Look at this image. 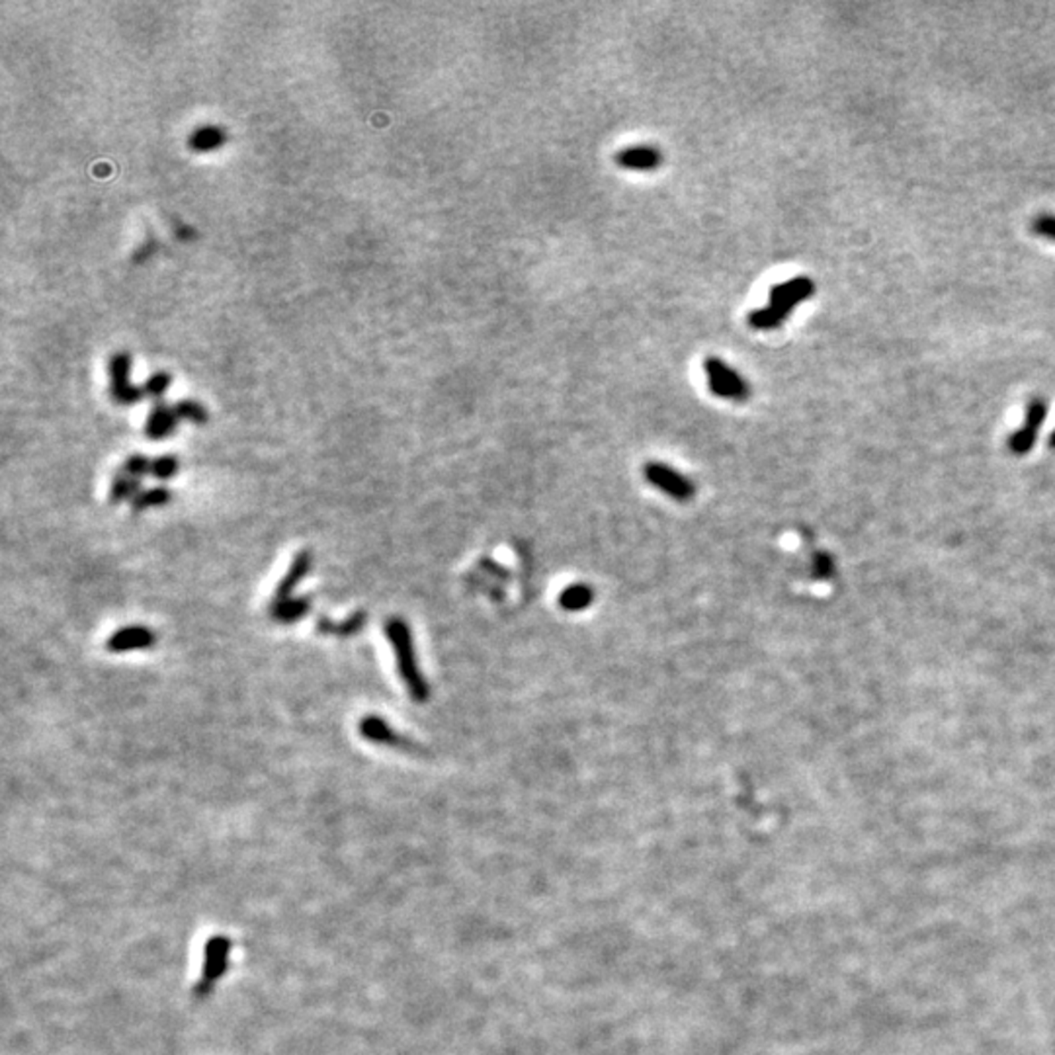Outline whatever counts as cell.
<instances>
[{
	"label": "cell",
	"mask_w": 1055,
	"mask_h": 1055,
	"mask_svg": "<svg viewBox=\"0 0 1055 1055\" xmlns=\"http://www.w3.org/2000/svg\"><path fill=\"white\" fill-rule=\"evenodd\" d=\"M384 633L395 653L399 677L407 686L409 696L417 704H425L430 698V686L418 667L413 633H410L409 624L403 618H387L384 624Z\"/></svg>",
	"instance_id": "cell-1"
},
{
	"label": "cell",
	"mask_w": 1055,
	"mask_h": 1055,
	"mask_svg": "<svg viewBox=\"0 0 1055 1055\" xmlns=\"http://www.w3.org/2000/svg\"><path fill=\"white\" fill-rule=\"evenodd\" d=\"M704 372L708 376L710 392L715 397L735 401V403H743V401L751 397V385L747 384V379L717 356L705 358Z\"/></svg>",
	"instance_id": "cell-2"
},
{
	"label": "cell",
	"mask_w": 1055,
	"mask_h": 1055,
	"mask_svg": "<svg viewBox=\"0 0 1055 1055\" xmlns=\"http://www.w3.org/2000/svg\"><path fill=\"white\" fill-rule=\"evenodd\" d=\"M643 473H646V479L653 485V487L667 494V497H671L672 501L688 502L694 499V494H696L694 481L690 477H686V475H682L674 468L667 466V463L649 461L646 469H643Z\"/></svg>",
	"instance_id": "cell-3"
},
{
	"label": "cell",
	"mask_w": 1055,
	"mask_h": 1055,
	"mask_svg": "<svg viewBox=\"0 0 1055 1055\" xmlns=\"http://www.w3.org/2000/svg\"><path fill=\"white\" fill-rule=\"evenodd\" d=\"M110 395L120 405H133L145 397L143 387L131 384V356L128 352H118L110 358Z\"/></svg>",
	"instance_id": "cell-4"
},
{
	"label": "cell",
	"mask_w": 1055,
	"mask_h": 1055,
	"mask_svg": "<svg viewBox=\"0 0 1055 1055\" xmlns=\"http://www.w3.org/2000/svg\"><path fill=\"white\" fill-rule=\"evenodd\" d=\"M815 291H817L815 282L811 278H807V276L789 278L784 283H776V286L770 290V305H774V308H778L780 311L789 315L796 305L807 301L811 295H815Z\"/></svg>",
	"instance_id": "cell-5"
},
{
	"label": "cell",
	"mask_w": 1055,
	"mask_h": 1055,
	"mask_svg": "<svg viewBox=\"0 0 1055 1055\" xmlns=\"http://www.w3.org/2000/svg\"><path fill=\"white\" fill-rule=\"evenodd\" d=\"M311 567H313V555H311V552L303 550L300 553H295L293 561H291L290 569L286 571V575H283L280 578V583H278L276 590H274V596H272L270 606H276L280 603H286V600H290L291 595L295 593V588L300 587L301 580L305 577H308V573L311 571Z\"/></svg>",
	"instance_id": "cell-6"
},
{
	"label": "cell",
	"mask_w": 1055,
	"mask_h": 1055,
	"mask_svg": "<svg viewBox=\"0 0 1055 1055\" xmlns=\"http://www.w3.org/2000/svg\"><path fill=\"white\" fill-rule=\"evenodd\" d=\"M156 643V636L145 626H130V628H122L118 631H114L112 636L106 639V649L110 653H128V651H143V649H151Z\"/></svg>",
	"instance_id": "cell-7"
},
{
	"label": "cell",
	"mask_w": 1055,
	"mask_h": 1055,
	"mask_svg": "<svg viewBox=\"0 0 1055 1055\" xmlns=\"http://www.w3.org/2000/svg\"><path fill=\"white\" fill-rule=\"evenodd\" d=\"M358 733L362 735V738L369 743H376V745H385V747H401V748H409V741H405L403 737H401L392 725H389L382 715H364L360 723H358Z\"/></svg>",
	"instance_id": "cell-8"
},
{
	"label": "cell",
	"mask_w": 1055,
	"mask_h": 1055,
	"mask_svg": "<svg viewBox=\"0 0 1055 1055\" xmlns=\"http://www.w3.org/2000/svg\"><path fill=\"white\" fill-rule=\"evenodd\" d=\"M178 420L181 418L176 417L174 405H166L165 401H156L145 422V436L153 442L166 440L176 430Z\"/></svg>",
	"instance_id": "cell-9"
},
{
	"label": "cell",
	"mask_w": 1055,
	"mask_h": 1055,
	"mask_svg": "<svg viewBox=\"0 0 1055 1055\" xmlns=\"http://www.w3.org/2000/svg\"><path fill=\"white\" fill-rule=\"evenodd\" d=\"M616 165L629 171H653L663 165V153L659 147L653 145H637L628 147L616 153Z\"/></svg>",
	"instance_id": "cell-10"
},
{
	"label": "cell",
	"mask_w": 1055,
	"mask_h": 1055,
	"mask_svg": "<svg viewBox=\"0 0 1055 1055\" xmlns=\"http://www.w3.org/2000/svg\"><path fill=\"white\" fill-rule=\"evenodd\" d=\"M367 614L364 610H356L352 616H348L344 621H336L319 618L316 620V633L321 636H339V637H354L366 628Z\"/></svg>",
	"instance_id": "cell-11"
},
{
	"label": "cell",
	"mask_w": 1055,
	"mask_h": 1055,
	"mask_svg": "<svg viewBox=\"0 0 1055 1055\" xmlns=\"http://www.w3.org/2000/svg\"><path fill=\"white\" fill-rule=\"evenodd\" d=\"M227 141V133L224 128H219V125H199L188 137V147L192 149L194 153H211L215 149H221V147L225 145Z\"/></svg>",
	"instance_id": "cell-12"
},
{
	"label": "cell",
	"mask_w": 1055,
	"mask_h": 1055,
	"mask_svg": "<svg viewBox=\"0 0 1055 1055\" xmlns=\"http://www.w3.org/2000/svg\"><path fill=\"white\" fill-rule=\"evenodd\" d=\"M309 610H311V598L298 596V598L286 600V603H280L276 606H270V616L274 621H278V624L288 626V624H295V621H301L305 616L309 614Z\"/></svg>",
	"instance_id": "cell-13"
},
{
	"label": "cell",
	"mask_w": 1055,
	"mask_h": 1055,
	"mask_svg": "<svg viewBox=\"0 0 1055 1055\" xmlns=\"http://www.w3.org/2000/svg\"><path fill=\"white\" fill-rule=\"evenodd\" d=\"M595 590L585 583H575L559 593V606L567 612H583L593 604Z\"/></svg>",
	"instance_id": "cell-14"
},
{
	"label": "cell",
	"mask_w": 1055,
	"mask_h": 1055,
	"mask_svg": "<svg viewBox=\"0 0 1055 1055\" xmlns=\"http://www.w3.org/2000/svg\"><path fill=\"white\" fill-rule=\"evenodd\" d=\"M227 952H229V942L225 938H214L207 944V959H206V967H204V975H206V983H211V981L217 979L221 974H224L225 964H227Z\"/></svg>",
	"instance_id": "cell-15"
},
{
	"label": "cell",
	"mask_w": 1055,
	"mask_h": 1055,
	"mask_svg": "<svg viewBox=\"0 0 1055 1055\" xmlns=\"http://www.w3.org/2000/svg\"><path fill=\"white\" fill-rule=\"evenodd\" d=\"M141 489V479H133L130 475L125 473H115L112 485H110V493H108V502L112 504H120L123 501H130L135 499L137 494H139Z\"/></svg>",
	"instance_id": "cell-16"
},
{
	"label": "cell",
	"mask_w": 1055,
	"mask_h": 1055,
	"mask_svg": "<svg viewBox=\"0 0 1055 1055\" xmlns=\"http://www.w3.org/2000/svg\"><path fill=\"white\" fill-rule=\"evenodd\" d=\"M788 316V313L780 311L774 305H768V308H761L748 313L747 323L756 331H774L780 325L786 323Z\"/></svg>",
	"instance_id": "cell-17"
},
{
	"label": "cell",
	"mask_w": 1055,
	"mask_h": 1055,
	"mask_svg": "<svg viewBox=\"0 0 1055 1055\" xmlns=\"http://www.w3.org/2000/svg\"><path fill=\"white\" fill-rule=\"evenodd\" d=\"M171 499H173V493L165 487L147 489V491H141L131 501V511H133V514H139L147 509H153V506H165V504L171 502Z\"/></svg>",
	"instance_id": "cell-18"
},
{
	"label": "cell",
	"mask_w": 1055,
	"mask_h": 1055,
	"mask_svg": "<svg viewBox=\"0 0 1055 1055\" xmlns=\"http://www.w3.org/2000/svg\"><path fill=\"white\" fill-rule=\"evenodd\" d=\"M176 410V417L181 420H190L194 422V425H206L207 422V410L202 403H198V401L192 399H182L178 401L174 405Z\"/></svg>",
	"instance_id": "cell-19"
},
{
	"label": "cell",
	"mask_w": 1055,
	"mask_h": 1055,
	"mask_svg": "<svg viewBox=\"0 0 1055 1055\" xmlns=\"http://www.w3.org/2000/svg\"><path fill=\"white\" fill-rule=\"evenodd\" d=\"M1046 417H1048V403H1046V401H1043L1042 397L1032 399L1030 403H1028V409H1026L1025 428L1038 432L1040 426H1042V422L1046 420Z\"/></svg>",
	"instance_id": "cell-20"
},
{
	"label": "cell",
	"mask_w": 1055,
	"mask_h": 1055,
	"mask_svg": "<svg viewBox=\"0 0 1055 1055\" xmlns=\"http://www.w3.org/2000/svg\"><path fill=\"white\" fill-rule=\"evenodd\" d=\"M151 468H153V461L149 458L141 456V453H133V456H130L128 460L123 461L120 471L130 475V477H133V479H143L145 475L151 473Z\"/></svg>",
	"instance_id": "cell-21"
},
{
	"label": "cell",
	"mask_w": 1055,
	"mask_h": 1055,
	"mask_svg": "<svg viewBox=\"0 0 1055 1055\" xmlns=\"http://www.w3.org/2000/svg\"><path fill=\"white\" fill-rule=\"evenodd\" d=\"M173 384V376L166 374V372H155L149 379H147L145 385H143V392L147 397H153L156 401H161V397L166 393V389L171 387Z\"/></svg>",
	"instance_id": "cell-22"
},
{
	"label": "cell",
	"mask_w": 1055,
	"mask_h": 1055,
	"mask_svg": "<svg viewBox=\"0 0 1055 1055\" xmlns=\"http://www.w3.org/2000/svg\"><path fill=\"white\" fill-rule=\"evenodd\" d=\"M1036 436H1038V432L1022 426L1020 430L1012 432L1010 435L1009 448H1010V452H1015V453H1026L1034 448V444H1036Z\"/></svg>",
	"instance_id": "cell-23"
},
{
	"label": "cell",
	"mask_w": 1055,
	"mask_h": 1055,
	"mask_svg": "<svg viewBox=\"0 0 1055 1055\" xmlns=\"http://www.w3.org/2000/svg\"><path fill=\"white\" fill-rule=\"evenodd\" d=\"M178 468H181V463H178V458L174 456H161L153 460V468H151V475L161 481H168L176 477Z\"/></svg>",
	"instance_id": "cell-24"
},
{
	"label": "cell",
	"mask_w": 1055,
	"mask_h": 1055,
	"mask_svg": "<svg viewBox=\"0 0 1055 1055\" xmlns=\"http://www.w3.org/2000/svg\"><path fill=\"white\" fill-rule=\"evenodd\" d=\"M1032 229L1036 235L1055 241V215H1048V214L1038 215L1036 219H1034Z\"/></svg>",
	"instance_id": "cell-25"
},
{
	"label": "cell",
	"mask_w": 1055,
	"mask_h": 1055,
	"mask_svg": "<svg viewBox=\"0 0 1055 1055\" xmlns=\"http://www.w3.org/2000/svg\"><path fill=\"white\" fill-rule=\"evenodd\" d=\"M815 561H817V573H819V575H829V573H831V569H832V561H831V557H829L827 553H819V555L815 557Z\"/></svg>",
	"instance_id": "cell-26"
},
{
	"label": "cell",
	"mask_w": 1055,
	"mask_h": 1055,
	"mask_svg": "<svg viewBox=\"0 0 1055 1055\" xmlns=\"http://www.w3.org/2000/svg\"><path fill=\"white\" fill-rule=\"evenodd\" d=\"M1050 446H1051V448H1055V430H1053V435H1051V438H1050Z\"/></svg>",
	"instance_id": "cell-27"
}]
</instances>
